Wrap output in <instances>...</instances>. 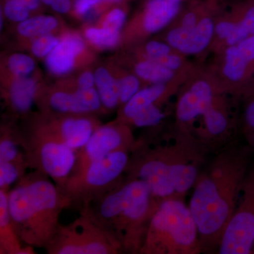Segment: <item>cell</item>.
<instances>
[{
	"label": "cell",
	"instance_id": "38",
	"mask_svg": "<svg viewBox=\"0 0 254 254\" xmlns=\"http://www.w3.org/2000/svg\"><path fill=\"white\" fill-rule=\"evenodd\" d=\"M245 123L247 134L254 131V97H252L246 108Z\"/></svg>",
	"mask_w": 254,
	"mask_h": 254
},
{
	"label": "cell",
	"instance_id": "20",
	"mask_svg": "<svg viewBox=\"0 0 254 254\" xmlns=\"http://www.w3.org/2000/svg\"><path fill=\"white\" fill-rule=\"evenodd\" d=\"M0 163H14L28 167L26 156L21 147L18 128H11L9 126L1 127Z\"/></svg>",
	"mask_w": 254,
	"mask_h": 254
},
{
	"label": "cell",
	"instance_id": "37",
	"mask_svg": "<svg viewBox=\"0 0 254 254\" xmlns=\"http://www.w3.org/2000/svg\"><path fill=\"white\" fill-rule=\"evenodd\" d=\"M95 74L91 71H86L79 75L73 90L89 89V88H95Z\"/></svg>",
	"mask_w": 254,
	"mask_h": 254
},
{
	"label": "cell",
	"instance_id": "41",
	"mask_svg": "<svg viewBox=\"0 0 254 254\" xmlns=\"http://www.w3.org/2000/svg\"><path fill=\"white\" fill-rule=\"evenodd\" d=\"M247 136H248L249 141H250V144L254 148V131L247 133Z\"/></svg>",
	"mask_w": 254,
	"mask_h": 254
},
{
	"label": "cell",
	"instance_id": "8",
	"mask_svg": "<svg viewBox=\"0 0 254 254\" xmlns=\"http://www.w3.org/2000/svg\"><path fill=\"white\" fill-rule=\"evenodd\" d=\"M45 250L48 254H118L123 252L120 242L83 211L67 225L60 224Z\"/></svg>",
	"mask_w": 254,
	"mask_h": 254
},
{
	"label": "cell",
	"instance_id": "1",
	"mask_svg": "<svg viewBox=\"0 0 254 254\" xmlns=\"http://www.w3.org/2000/svg\"><path fill=\"white\" fill-rule=\"evenodd\" d=\"M249 162L246 150H225L198 175L190 208L198 227L202 252L219 247L240 199Z\"/></svg>",
	"mask_w": 254,
	"mask_h": 254
},
{
	"label": "cell",
	"instance_id": "15",
	"mask_svg": "<svg viewBox=\"0 0 254 254\" xmlns=\"http://www.w3.org/2000/svg\"><path fill=\"white\" fill-rule=\"evenodd\" d=\"M214 103V91L210 83L203 80L195 82L179 100L177 118L180 123H191L203 116Z\"/></svg>",
	"mask_w": 254,
	"mask_h": 254
},
{
	"label": "cell",
	"instance_id": "28",
	"mask_svg": "<svg viewBox=\"0 0 254 254\" xmlns=\"http://www.w3.org/2000/svg\"><path fill=\"white\" fill-rule=\"evenodd\" d=\"M163 117L162 110L154 103L138 111L127 125L131 124L138 127L155 126L163 120Z\"/></svg>",
	"mask_w": 254,
	"mask_h": 254
},
{
	"label": "cell",
	"instance_id": "26",
	"mask_svg": "<svg viewBox=\"0 0 254 254\" xmlns=\"http://www.w3.org/2000/svg\"><path fill=\"white\" fill-rule=\"evenodd\" d=\"M26 165L14 163H0V190L9 191L11 187L26 174Z\"/></svg>",
	"mask_w": 254,
	"mask_h": 254
},
{
	"label": "cell",
	"instance_id": "44",
	"mask_svg": "<svg viewBox=\"0 0 254 254\" xmlns=\"http://www.w3.org/2000/svg\"><path fill=\"white\" fill-rule=\"evenodd\" d=\"M253 254H254V250H253Z\"/></svg>",
	"mask_w": 254,
	"mask_h": 254
},
{
	"label": "cell",
	"instance_id": "36",
	"mask_svg": "<svg viewBox=\"0 0 254 254\" xmlns=\"http://www.w3.org/2000/svg\"><path fill=\"white\" fill-rule=\"evenodd\" d=\"M152 61L156 62L160 64L163 65L165 67L175 71L181 67L182 64V60L180 56L177 54H174L173 53L158 58V59L152 60Z\"/></svg>",
	"mask_w": 254,
	"mask_h": 254
},
{
	"label": "cell",
	"instance_id": "10",
	"mask_svg": "<svg viewBox=\"0 0 254 254\" xmlns=\"http://www.w3.org/2000/svg\"><path fill=\"white\" fill-rule=\"evenodd\" d=\"M40 131L77 151L86 144L100 123L93 115L41 113L30 120Z\"/></svg>",
	"mask_w": 254,
	"mask_h": 254
},
{
	"label": "cell",
	"instance_id": "33",
	"mask_svg": "<svg viewBox=\"0 0 254 254\" xmlns=\"http://www.w3.org/2000/svg\"><path fill=\"white\" fill-rule=\"evenodd\" d=\"M30 9L23 0H4V13L6 18L22 22L30 16Z\"/></svg>",
	"mask_w": 254,
	"mask_h": 254
},
{
	"label": "cell",
	"instance_id": "30",
	"mask_svg": "<svg viewBox=\"0 0 254 254\" xmlns=\"http://www.w3.org/2000/svg\"><path fill=\"white\" fill-rule=\"evenodd\" d=\"M118 80L120 86V105H124L140 91L141 83L138 76L133 74L125 75Z\"/></svg>",
	"mask_w": 254,
	"mask_h": 254
},
{
	"label": "cell",
	"instance_id": "9",
	"mask_svg": "<svg viewBox=\"0 0 254 254\" xmlns=\"http://www.w3.org/2000/svg\"><path fill=\"white\" fill-rule=\"evenodd\" d=\"M240 200L222 235L220 254H253L254 247V168L247 173Z\"/></svg>",
	"mask_w": 254,
	"mask_h": 254
},
{
	"label": "cell",
	"instance_id": "43",
	"mask_svg": "<svg viewBox=\"0 0 254 254\" xmlns=\"http://www.w3.org/2000/svg\"><path fill=\"white\" fill-rule=\"evenodd\" d=\"M178 1H183V0H178Z\"/></svg>",
	"mask_w": 254,
	"mask_h": 254
},
{
	"label": "cell",
	"instance_id": "3",
	"mask_svg": "<svg viewBox=\"0 0 254 254\" xmlns=\"http://www.w3.org/2000/svg\"><path fill=\"white\" fill-rule=\"evenodd\" d=\"M160 202L143 180L128 178L80 209L120 242L123 252L139 254L152 215Z\"/></svg>",
	"mask_w": 254,
	"mask_h": 254
},
{
	"label": "cell",
	"instance_id": "27",
	"mask_svg": "<svg viewBox=\"0 0 254 254\" xmlns=\"http://www.w3.org/2000/svg\"><path fill=\"white\" fill-rule=\"evenodd\" d=\"M8 70L14 77L29 76L36 68V63L31 57L23 53H14L7 61Z\"/></svg>",
	"mask_w": 254,
	"mask_h": 254
},
{
	"label": "cell",
	"instance_id": "11",
	"mask_svg": "<svg viewBox=\"0 0 254 254\" xmlns=\"http://www.w3.org/2000/svg\"><path fill=\"white\" fill-rule=\"evenodd\" d=\"M134 138L129 127L117 121L100 125L86 144L76 151V161L71 175L77 173L95 160L120 151L134 149Z\"/></svg>",
	"mask_w": 254,
	"mask_h": 254
},
{
	"label": "cell",
	"instance_id": "29",
	"mask_svg": "<svg viewBox=\"0 0 254 254\" xmlns=\"http://www.w3.org/2000/svg\"><path fill=\"white\" fill-rule=\"evenodd\" d=\"M127 0H75L73 11L78 16H84L93 10L104 9L114 4H123Z\"/></svg>",
	"mask_w": 254,
	"mask_h": 254
},
{
	"label": "cell",
	"instance_id": "12",
	"mask_svg": "<svg viewBox=\"0 0 254 254\" xmlns=\"http://www.w3.org/2000/svg\"><path fill=\"white\" fill-rule=\"evenodd\" d=\"M42 113L93 115L103 109L96 88L59 89L41 98Z\"/></svg>",
	"mask_w": 254,
	"mask_h": 254
},
{
	"label": "cell",
	"instance_id": "32",
	"mask_svg": "<svg viewBox=\"0 0 254 254\" xmlns=\"http://www.w3.org/2000/svg\"><path fill=\"white\" fill-rule=\"evenodd\" d=\"M235 18L250 36H254V0H248L237 7Z\"/></svg>",
	"mask_w": 254,
	"mask_h": 254
},
{
	"label": "cell",
	"instance_id": "4",
	"mask_svg": "<svg viewBox=\"0 0 254 254\" xmlns=\"http://www.w3.org/2000/svg\"><path fill=\"white\" fill-rule=\"evenodd\" d=\"M198 155L193 143H175L145 150L130 159L128 178L143 180L158 201L182 198L198 178Z\"/></svg>",
	"mask_w": 254,
	"mask_h": 254
},
{
	"label": "cell",
	"instance_id": "2",
	"mask_svg": "<svg viewBox=\"0 0 254 254\" xmlns=\"http://www.w3.org/2000/svg\"><path fill=\"white\" fill-rule=\"evenodd\" d=\"M10 216L23 245L46 248L60 225V215L71 203L49 177L33 170L8 191Z\"/></svg>",
	"mask_w": 254,
	"mask_h": 254
},
{
	"label": "cell",
	"instance_id": "18",
	"mask_svg": "<svg viewBox=\"0 0 254 254\" xmlns=\"http://www.w3.org/2000/svg\"><path fill=\"white\" fill-rule=\"evenodd\" d=\"M38 80L31 76H16L9 82L5 99L14 113L26 115L36 100Z\"/></svg>",
	"mask_w": 254,
	"mask_h": 254
},
{
	"label": "cell",
	"instance_id": "42",
	"mask_svg": "<svg viewBox=\"0 0 254 254\" xmlns=\"http://www.w3.org/2000/svg\"><path fill=\"white\" fill-rule=\"evenodd\" d=\"M53 1H54V0H42V2L44 3L45 4L49 5V6H50Z\"/></svg>",
	"mask_w": 254,
	"mask_h": 254
},
{
	"label": "cell",
	"instance_id": "40",
	"mask_svg": "<svg viewBox=\"0 0 254 254\" xmlns=\"http://www.w3.org/2000/svg\"><path fill=\"white\" fill-rule=\"evenodd\" d=\"M30 11H36L41 6L42 0H23Z\"/></svg>",
	"mask_w": 254,
	"mask_h": 254
},
{
	"label": "cell",
	"instance_id": "16",
	"mask_svg": "<svg viewBox=\"0 0 254 254\" xmlns=\"http://www.w3.org/2000/svg\"><path fill=\"white\" fill-rule=\"evenodd\" d=\"M181 9L178 0H148L139 14L145 33L151 34L165 28L176 17Z\"/></svg>",
	"mask_w": 254,
	"mask_h": 254
},
{
	"label": "cell",
	"instance_id": "7",
	"mask_svg": "<svg viewBox=\"0 0 254 254\" xmlns=\"http://www.w3.org/2000/svg\"><path fill=\"white\" fill-rule=\"evenodd\" d=\"M18 133L28 168L45 174L63 188L74 167L76 152L31 123Z\"/></svg>",
	"mask_w": 254,
	"mask_h": 254
},
{
	"label": "cell",
	"instance_id": "24",
	"mask_svg": "<svg viewBox=\"0 0 254 254\" xmlns=\"http://www.w3.org/2000/svg\"><path fill=\"white\" fill-rule=\"evenodd\" d=\"M85 36L95 48L112 49L118 46L121 40V31L103 27H89L85 31Z\"/></svg>",
	"mask_w": 254,
	"mask_h": 254
},
{
	"label": "cell",
	"instance_id": "13",
	"mask_svg": "<svg viewBox=\"0 0 254 254\" xmlns=\"http://www.w3.org/2000/svg\"><path fill=\"white\" fill-rule=\"evenodd\" d=\"M215 27L211 18L203 16L194 28H185L180 25L174 28L169 31L167 42L173 49L183 54H197L208 46L213 38Z\"/></svg>",
	"mask_w": 254,
	"mask_h": 254
},
{
	"label": "cell",
	"instance_id": "34",
	"mask_svg": "<svg viewBox=\"0 0 254 254\" xmlns=\"http://www.w3.org/2000/svg\"><path fill=\"white\" fill-rule=\"evenodd\" d=\"M126 19V11L123 8L115 7L105 15L102 26L121 31Z\"/></svg>",
	"mask_w": 254,
	"mask_h": 254
},
{
	"label": "cell",
	"instance_id": "6",
	"mask_svg": "<svg viewBox=\"0 0 254 254\" xmlns=\"http://www.w3.org/2000/svg\"><path fill=\"white\" fill-rule=\"evenodd\" d=\"M129 153L130 150L114 152L70 175L61 190L71 207L80 210L120 183L129 164Z\"/></svg>",
	"mask_w": 254,
	"mask_h": 254
},
{
	"label": "cell",
	"instance_id": "17",
	"mask_svg": "<svg viewBox=\"0 0 254 254\" xmlns=\"http://www.w3.org/2000/svg\"><path fill=\"white\" fill-rule=\"evenodd\" d=\"M34 254V247L23 245L15 230L8 206V191L0 190V254Z\"/></svg>",
	"mask_w": 254,
	"mask_h": 254
},
{
	"label": "cell",
	"instance_id": "22",
	"mask_svg": "<svg viewBox=\"0 0 254 254\" xmlns=\"http://www.w3.org/2000/svg\"><path fill=\"white\" fill-rule=\"evenodd\" d=\"M59 26V21L55 16L40 15L28 18L17 26L18 34L25 38H35L50 34Z\"/></svg>",
	"mask_w": 254,
	"mask_h": 254
},
{
	"label": "cell",
	"instance_id": "5",
	"mask_svg": "<svg viewBox=\"0 0 254 254\" xmlns=\"http://www.w3.org/2000/svg\"><path fill=\"white\" fill-rule=\"evenodd\" d=\"M198 227L182 198L163 200L150 218L140 254L201 253Z\"/></svg>",
	"mask_w": 254,
	"mask_h": 254
},
{
	"label": "cell",
	"instance_id": "25",
	"mask_svg": "<svg viewBox=\"0 0 254 254\" xmlns=\"http://www.w3.org/2000/svg\"><path fill=\"white\" fill-rule=\"evenodd\" d=\"M207 134L216 137L223 134L228 128V120L226 114L214 103L203 115Z\"/></svg>",
	"mask_w": 254,
	"mask_h": 254
},
{
	"label": "cell",
	"instance_id": "21",
	"mask_svg": "<svg viewBox=\"0 0 254 254\" xmlns=\"http://www.w3.org/2000/svg\"><path fill=\"white\" fill-rule=\"evenodd\" d=\"M95 86L103 108L113 110L120 105V86L118 78L105 67L97 68L94 73Z\"/></svg>",
	"mask_w": 254,
	"mask_h": 254
},
{
	"label": "cell",
	"instance_id": "23",
	"mask_svg": "<svg viewBox=\"0 0 254 254\" xmlns=\"http://www.w3.org/2000/svg\"><path fill=\"white\" fill-rule=\"evenodd\" d=\"M134 71L138 78L153 84L167 83L173 79L175 75V71L165 67L156 62L146 59L136 63Z\"/></svg>",
	"mask_w": 254,
	"mask_h": 254
},
{
	"label": "cell",
	"instance_id": "35",
	"mask_svg": "<svg viewBox=\"0 0 254 254\" xmlns=\"http://www.w3.org/2000/svg\"><path fill=\"white\" fill-rule=\"evenodd\" d=\"M172 47L168 43L150 41L145 46L143 59L155 60L172 53Z\"/></svg>",
	"mask_w": 254,
	"mask_h": 254
},
{
	"label": "cell",
	"instance_id": "14",
	"mask_svg": "<svg viewBox=\"0 0 254 254\" xmlns=\"http://www.w3.org/2000/svg\"><path fill=\"white\" fill-rule=\"evenodd\" d=\"M86 50L85 42L79 34L68 33L46 57V67L50 73L57 76L71 72Z\"/></svg>",
	"mask_w": 254,
	"mask_h": 254
},
{
	"label": "cell",
	"instance_id": "39",
	"mask_svg": "<svg viewBox=\"0 0 254 254\" xmlns=\"http://www.w3.org/2000/svg\"><path fill=\"white\" fill-rule=\"evenodd\" d=\"M50 6L57 12L66 14L72 8V2L71 0H54Z\"/></svg>",
	"mask_w": 254,
	"mask_h": 254
},
{
	"label": "cell",
	"instance_id": "19",
	"mask_svg": "<svg viewBox=\"0 0 254 254\" xmlns=\"http://www.w3.org/2000/svg\"><path fill=\"white\" fill-rule=\"evenodd\" d=\"M167 93V83H157L137 92L133 98L124 105L118 121L127 124L138 111L157 103Z\"/></svg>",
	"mask_w": 254,
	"mask_h": 254
},
{
	"label": "cell",
	"instance_id": "31",
	"mask_svg": "<svg viewBox=\"0 0 254 254\" xmlns=\"http://www.w3.org/2000/svg\"><path fill=\"white\" fill-rule=\"evenodd\" d=\"M60 38L54 35L47 34L35 38L31 45L32 53L37 58H42L48 56L59 44Z\"/></svg>",
	"mask_w": 254,
	"mask_h": 254
}]
</instances>
